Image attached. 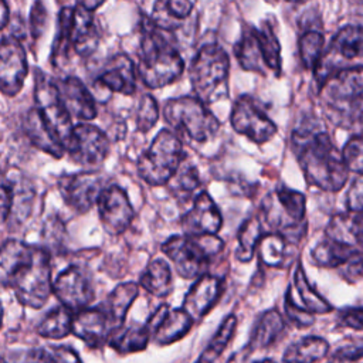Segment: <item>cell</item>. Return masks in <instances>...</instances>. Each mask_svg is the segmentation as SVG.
<instances>
[{
	"label": "cell",
	"instance_id": "1",
	"mask_svg": "<svg viewBox=\"0 0 363 363\" xmlns=\"http://www.w3.org/2000/svg\"><path fill=\"white\" fill-rule=\"evenodd\" d=\"M1 284L14 291L17 301L33 309L45 305L54 294L51 278V255L45 247L7 238L0 255Z\"/></svg>",
	"mask_w": 363,
	"mask_h": 363
},
{
	"label": "cell",
	"instance_id": "2",
	"mask_svg": "<svg viewBox=\"0 0 363 363\" xmlns=\"http://www.w3.org/2000/svg\"><path fill=\"white\" fill-rule=\"evenodd\" d=\"M291 146L306 182L323 191H339L347 182L345 164L330 136L312 123H302L292 130Z\"/></svg>",
	"mask_w": 363,
	"mask_h": 363
},
{
	"label": "cell",
	"instance_id": "3",
	"mask_svg": "<svg viewBox=\"0 0 363 363\" xmlns=\"http://www.w3.org/2000/svg\"><path fill=\"white\" fill-rule=\"evenodd\" d=\"M140 43L138 51V77L149 88L157 89L179 79L184 61L172 33L159 28L150 16L140 18Z\"/></svg>",
	"mask_w": 363,
	"mask_h": 363
},
{
	"label": "cell",
	"instance_id": "4",
	"mask_svg": "<svg viewBox=\"0 0 363 363\" xmlns=\"http://www.w3.org/2000/svg\"><path fill=\"white\" fill-rule=\"evenodd\" d=\"M230 57L216 41L204 43L194 54L189 75L194 96L206 105L228 95Z\"/></svg>",
	"mask_w": 363,
	"mask_h": 363
},
{
	"label": "cell",
	"instance_id": "5",
	"mask_svg": "<svg viewBox=\"0 0 363 363\" xmlns=\"http://www.w3.org/2000/svg\"><path fill=\"white\" fill-rule=\"evenodd\" d=\"M163 119L173 132L186 136L191 142L204 143L213 139L220 130V121L194 95L170 98L164 102Z\"/></svg>",
	"mask_w": 363,
	"mask_h": 363
},
{
	"label": "cell",
	"instance_id": "6",
	"mask_svg": "<svg viewBox=\"0 0 363 363\" xmlns=\"http://www.w3.org/2000/svg\"><path fill=\"white\" fill-rule=\"evenodd\" d=\"M183 142L173 130L160 129L138 157V176L149 186H166L186 160Z\"/></svg>",
	"mask_w": 363,
	"mask_h": 363
},
{
	"label": "cell",
	"instance_id": "7",
	"mask_svg": "<svg viewBox=\"0 0 363 363\" xmlns=\"http://www.w3.org/2000/svg\"><path fill=\"white\" fill-rule=\"evenodd\" d=\"M223 247L217 235L174 234L160 245V251L173 262L180 277L197 279L207 274V267L223 251Z\"/></svg>",
	"mask_w": 363,
	"mask_h": 363
},
{
	"label": "cell",
	"instance_id": "8",
	"mask_svg": "<svg viewBox=\"0 0 363 363\" xmlns=\"http://www.w3.org/2000/svg\"><path fill=\"white\" fill-rule=\"evenodd\" d=\"M64 146L72 162L86 167V170H98L109 155L111 138L99 126L79 122L74 125Z\"/></svg>",
	"mask_w": 363,
	"mask_h": 363
},
{
	"label": "cell",
	"instance_id": "9",
	"mask_svg": "<svg viewBox=\"0 0 363 363\" xmlns=\"http://www.w3.org/2000/svg\"><path fill=\"white\" fill-rule=\"evenodd\" d=\"M230 123L233 129L257 145H264L271 140L278 128L267 115L259 101L248 94L240 95L231 108Z\"/></svg>",
	"mask_w": 363,
	"mask_h": 363
},
{
	"label": "cell",
	"instance_id": "10",
	"mask_svg": "<svg viewBox=\"0 0 363 363\" xmlns=\"http://www.w3.org/2000/svg\"><path fill=\"white\" fill-rule=\"evenodd\" d=\"M105 176L99 170L65 173L57 179L58 191L64 203L77 214H85L95 206L106 187Z\"/></svg>",
	"mask_w": 363,
	"mask_h": 363
},
{
	"label": "cell",
	"instance_id": "11",
	"mask_svg": "<svg viewBox=\"0 0 363 363\" xmlns=\"http://www.w3.org/2000/svg\"><path fill=\"white\" fill-rule=\"evenodd\" d=\"M322 105L329 112H342L363 96V67L330 71L320 86ZM330 113V115H332Z\"/></svg>",
	"mask_w": 363,
	"mask_h": 363
},
{
	"label": "cell",
	"instance_id": "12",
	"mask_svg": "<svg viewBox=\"0 0 363 363\" xmlns=\"http://www.w3.org/2000/svg\"><path fill=\"white\" fill-rule=\"evenodd\" d=\"M33 95L34 106L54 126V129L60 133L62 142H65L74 128L71 116L61 101L55 79L43 72L40 68H35L34 71Z\"/></svg>",
	"mask_w": 363,
	"mask_h": 363
},
{
	"label": "cell",
	"instance_id": "13",
	"mask_svg": "<svg viewBox=\"0 0 363 363\" xmlns=\"http://www.w3.org/2000/svg\"><path fill=\"white\" fill-rule=\"evenodd\" d=\"M52 291L60 303L74 313L89 308L95 299L91 274L78 264L68 265L57 275Z\"/></svg>",
	"mask_w": 363,
	"mask_h": 363
},
{
	"label": "cell",
	"instance_id": "14",
	"mask_svg": "<svg viewBox=\"0 0 363 363\" xmlns=\"http://www.w3.org/2000/svg\"><path fill=\"white\" fill-rule=\"evenodd\" d=\"M28 75L24 45L13 34L3 33L0 44V88L7 96L17 95Z\"/></svg>",
	"mask_w": 363,
	"mask_h": 363
},
{
	"label": "cell",
	"instance_id": "15",
	"mask_svg": "<svg viewBox=\"0 0 363 363\" xmlns=\"http://www.w3.org/2000/svg\"><path fill=\"white\" fill-rule=\"evenodd\" d=\"M96 207L101 224L111 235L122 234L135 218V208L129 196L118 184H108L104 189Z\"/></svg>",
	"mask_w": 363,
	"mask_h": 363
},
{
	"label": "cell",
	"instance_id": "16",
	"mask_svg": "<svg viewBox=\"0 0 363 363\" xmlns=\"http://www.w3.org/2000/svg\"><path fill=\"white\" fill-rule=\"evenodd\" d=\"M118 330L102 305L89 306L74 313L72 333L89 347L96 349L109 343Z\"/></svg>",
	"mask_w": 363,
	"mask_h": 363
},
{
	"label": "cell",
	"instance_id": "17",
	"mask_svg": "<svg viewBox=\"0 0 363 363\" xmlns=\"http://www.w3.org/2000/svg\"><path fill=\"white\" fill-rule=\"evenodd\" d=\"M191 203V207L180 220L183 234L217 235L223 227V216L208 191L201 190Z\"/></svg>",
	"mask_w": 363,
	"mask_h": 363
},
{
	"label": "cell",
	"instance_id": "18",
	"mask_svg": "<svg viewBox=\"0 0 363 363\" xmlns=\"http://www.w3.org/2000/svg\"><path fill=\"white\" fill-rule=\"evenodd\" d=\"M152 329L153 340L159 346L172 345L184 337L194 320L183 308L160 305L146 320Z\"/></svg>",
	"mask_w": 363,
	"mask_h": 363
},
{
	"label": "cell",
	"instance_id": "19",
	"mask_svg": "<svg viewBox=\"0 0 363 363\" xmlns=\"http://www.w3.org/2000/svg\"><path fill=\"white\" fill-rule=\"evenodd\" d=\"M61 101L71 118L89 122L96 118V101L86 85L75 75H65L55 79Z\"/></svg>",
	"mask_w": 363,
	"mask_h": 363
},
{
	"label": "cell",
	"instance_id": "20",
	"mask_svg": "<svg viewBox=\"0 0 363 363\" xmlns=\"http://www.w3.org/2000/svg\"><path fill=\"white\" fill-rule=\"evenodd\" d=\"M224 291V281L214 274H204L194 281L184 296L182 308L193 318L194 322L201 320L218 302Z\"/></svg>",
	"mask_w": 363,
	"mask_h": 363
},
{
	"label": "cell",
	"instance_id": "21",
	"mask_svg": "<svg viewBox=\"0 0 363 363\" xmlns=\"http://www.w3.org/2000/svg\"><path fill=\"white\" fill-rule=\"evenodd\" d=\"M138 69L133 60L123 52L112 55L96 77V84L122 95H133L138 89Z\"/></svg>",
	"mask_w": 363,
	"mask_h": 363
},
{
	"label": "cell",
	"instance_id": "22",
	"mask_svg": "<svg viewBox=\"0 0 363 363\" xmlns=\"http://www.w3.org/2000/svg\"><path fill=\"white\" fill-rule=\"evenodd\" d=\"M311 257L313 262L323 268L346 267L347 274H360L363 271V255L352 245L325 237L319 241Z\"/></svg>",
	"mask_w": 363,
	"mask_h": 363
},
{
	"label": "cell",
	"instance_id": "23",
	"mask_svg": "<svg viewBox=\"0 0 363 363\" xmlns=\"http://www.w3.org/2000/svg\"><path fill=\"white\" fill-rule=\"evenodd\" d=\"M23 130L28 140L41 152L55 159H61L65 155V146L60 133L35 106L26 112L23 119Z\"/></svg>",
	"mask_w": 363,
	"mask_h": 363
},
{
	"label": "cell",
	"instance_id": "24",
	"mask_svg": "<svg viewBox=\"0 0 363 363\" xmlns=\"http://www.w3.org/2000/svg\"><path fill=\"white\" fill-rule=\"evenodd\" d=\"M99 30L94 13L86 10L81 3L74 6L72 23V50L79 57L92 55L99 44Z\"/></svg>",
	"mask_w": 363,
	"mask_h": 363
},
{
	"label": "cell",
	"instance_id": "25",
	"mask_svg": "<svg viewBox=\"0 0 363 363\" xmlns=\"http://www.w3.org/2000/svg\"><path fill=\"white\" fill-rule=\"evenodd\" d=\"M285 332V319L277 309H268L257 319L245 352L252 353L274 345Z\"/></svg>",
	"mask_w": 363,
	"mask_h": 363
},
{
	"label": "cell",
	"instance_id": "26",
	"mask_svg": "<svg viewBox=\"0 0 363 363\" xmlns=\"http://www.w3.org/2000/svg\"><path fill=\"white\" fill-rule=\"evenodd\" d=\"M235 58L240 67L245 71H252L265 75L267 65L257 37V27L244 26L238 41L234 45Z\"/></svg>",
	"mask_w": 363,
	"mask_h": 363
},
{
	"label": "cell",
	"instance_id": "27",
	"mask_svg": "<svg viewBox=\"0 0 363 363\" xmlns=\"http://www.w3.org/2000/svg\"><path fill=\"white\" fill-rule=\"evenodd\" d=\"M194 9L193 1L187 0H162L156 1L150 14L152 21L162 30L172 33L177 30Z\"/></svg>",
	"mask_w": 363,
	"mask_h": 363
},
{
	"label": "cell",
	"instance_id": "28",
	"mask_svg": "<svg viewBox=\"0 0 363 363\" xmlns=\"http://www.w3.org/2000/svg\"><path fill=\"white\" fill-rule=\"evenodd\" d=\"M138 295L139 284L122 282L116 285L113 291H111V294L106 296L105 302L101 303L118 329L123 328L126 313L132 306L133 301L138 298Z\"/></svg>",
	"mask_w": 363,
	"mask_h": 363
},
{
	"label": "cell",
	"instance_id": "29",
	"mask_svg": "<svg viewBox=\"0 0 363 363\" xmlns=\"http://www.w3.org/2000/svg\"><path fill=\"white\" fill-rule=\"evenodd\" d=\"M329 353V343L320 336H305L284 352V363H316Z\"/></svg>",
	"mask_w": 363,
	"mask_h": 363
},
{
	"label": "cell",
	"instance_id": "30",
	"mask_svg": "<svg viewBox=\"0 0 363 363\" xmlns=\"http://www.w3.org/2000/svg\"><path fill=\"white\" fill-rule=\"evenodd\" d=\"M139 285L156 298H166L172 292V271L163 258H156L147 264L139 277Z\"/></svg>",
	"mask_w": 363,
	"mask_h": 363
},
{
	"label": "cell",
	"instance_id": "31",
	"mask_svg": "<svg viewBox=\"0 0 363 363\" xmlns=\"http://www.w3.org/2000/svg\"><path fill=\"white\" fill-rule=\"evenodd\" d=\"M166 186L172 196L179 201H193L201 191V179L197 167L189 159H186Z\"/></svg>",
	"mask_w": 363,
	"mask_h": 363
},
{
	"label": "cell",
	"instance_id": "32",
	"mask_svg": "<svg viewBox=\"0 0 363 363\" xmlns=\"http://www.w3.org/2000/svg\"><path fill=\"white\" fill-rule=\"evenodd\" d=\"M267 233L259 214H252L244 220L237 233V250L235 258L241 262L252 259L261 238Z\"/></svg>",
	"mask_w": 363,
	"mask_h": 363
},
{
	"label": "cell",
	"instance_id": "33",
	"mask_svg": "<svg viewBox=\"0 0 363 363\" xmlns=\"http://www.w3.org/2000/svg\"><path fill=\"white\" fill-rule=\"evenodd\" d=\"M72 23H74V6H65L60 10L57 34L51 48V64L54 68L67 62L69 50H72Z\"/></svg>",
	"mask_w": 363,
	"mask_h": 363
},
{
	"label": "cell",
	"instance_id": "34",
	"mask_svg": "<svg viewBox=\"0 0 363 363\" xmlns=\"http://www.w3.org/2000/svg\"><path fill=\"white\" fill-rule=\"evenodd\" d=\"M153 336L150 326L146 323H133L119 329L109 345L121 354H130L146 349L150 337Z\"/></svg>",
	"mask_w": 363,
	"mask_h": 363
},
{
	"label": "cell",
	"instance_id": "35",
	"mask_svg": "<svg viewBox=\"0 0 363 363\" xmlns=\"http://www.w3.org/2000/svg\"><path fill=\"white\" fill-rule=\"evenodd\" d=\"M339 55L345 60L363 58V26L342 27L329 45L326 55Z\"/></svg>",
	"mask_w": 363,
	"mask_h": 363
},
{
	"label": "cell",
	"instance_id": "36",
	"mask_svg": "<svg viewBox=\"0 0 363 363\" xmlns=\"http://www.w3.org/2000/svg\"><path fill=\"white\" fill-rule=\"evenodd\" d=\"M257 37L259 41L267 69L279 77L282 71V58L281 44L274 28V17L269 16L261 21L259 27H257Z\"/></svg>",
	"mask_w": 363,
	"mask_h": 363
},
{
	"label": "cell",
	"instance_id": "37",
	"mask_svg": "<svg viewBox=\"0 0 363 363\" xmlns=\"http://www.w3.org/2000/svg\"><path fill=\"white\" fill-rule=\"evenodd\" d=\"M72 323L74 312L60 305L44 315L35 330L40 336L47 339H62L72 333Z\"/></svg>",
	"mask_w": 363,
	"mask_h": 363
},
{
	"label": "cell",
	"instance_id": "38",
	"mask_svg": "<svg viewBox=\"0 0 363 363\" xmlns=\"http://www.w3.org/2000/svg\"><path fill=\"white\" fill-rule=\"evenodd\" d=\"M291 244L284 235L277 233H265L258 245V255L262 264L272 268H284L288 265Z\"/></svg>",
	"mask_w": 363,
	"mask_h": 363
},
{
	"label": "cell",
	"instance_id": "39",
	"mask_svg": "<svg viewBox=\"0 0 363 363\" xmlns=\"http://www.w3.org/2000/svg\"><path fill=\"white\" fill-rule=\"evenodd\" d=\"M326 237L347 245L354 247L363 241V228L359 223L357 214H337L332 217L326 227Z\"/></svg>",
	"mask_w": 363,
	"mask_h": 363
},
{
	"label": "cell",
	"instance_id": "40",
	"mask_svg": "<svg viewBox=\"0 0 363 363\" xmlns=\"http://www.w3.org/2000/svg\"><path fill=\"white\" fill-rule=\"evenodd\" d=\"M294 288L301 299V306H303L312 315L329 313L332 311V305L309 284L301 262H298L294 272Z\"/></svg>",
	"mask_w": 363,
	"mask_h": 363
},
{
	"label": "cell",
	"instance_id": "41",
	"mask_svg": "<svg viewBox=\"0 0 363 363\" xmlns=\"http://www.w3.org/2000/svg\"><path fill=\"white\" fill-rule=\"evenodd\" d=\"M237 329V316L234 313L225 316L220 323L217 332L201 352L196 363H217L223 352L227 349L228 343L231 342Z\"/></svg>",
	"mask_w": 363,
	"mask_h": 363
},
{
	"label": "cell",
	"instance_id": "42",
	"mask_svg": "<svg viewBox=\"0 0 363 363\" xmlns=\"http://www.w3.org/2000/svg\"><path fill=\"white\" fill-rule=\"evenodd\" d=\"M298 51L306 69L318 71L325 55V37L316 30H306L298 40Z\"/></svg>",
	"mask_w": 363,
	"mask_h": 363
},
{
	"label": "cell",
	"instance_id": "43",
	"mask_svg": "<svg viewBox=\"0 0 363 363\" xmlns=\"http://www.w3.org/2000/svg\"><path fill=\"white\" fill-rule=\"evenodd\" d=\"M159 121V106L150 94H143L135 109V126L140 133L149 132Z\"/></svg>",
	"mask_w": 363,
	"mask_h": 363
},
{
	"label": "cell",
	"instance_id": "44",
	"mask_svg": "<svg viewBox=\"0 0 363 363\" xmlns=\"http://www.w3.org/2000/svg\"><path fill=\"white\" fill-rule=\"evenodd\" d=\"M1 363H54L50 349L27 347L3 353Z\"/></svg>",
	"mask_w": 363,
	"mask_h": 363
},
{
	"label": "cell",
	"instance_id": "45",
	"mask_svg": "<svg viewBox=\"0 0 363 363\" xmlns=\"http://www.w3.org/2000/svg\"><path fill=\"white\" fill-rule=\"evenodd\" d=\"M342 156L349 172L363 176V136H352L345 143Z\"/></svg>",
	"mask_w": 363,
	"mask_h": 363
},
{
	"label": "cell",
	"instance_id": "46",
	"mask_svg": "<svg viewBox=\"0 0 363 363\" xmlns=\"http://www.w3.org/2000/svg\"><path fill=\"white\" fill-rule=\"evenodd\" d=\"M284 305H285V315L292 325H295L299 329H305V328H309L313 325V322H315L313 315L311 312H308L303 306H301L299 303L295 302V299L292 296L291 286L286 291Z\"/></svg>",
	"mask_w": 363,
	"mask_h": 363
},
{
	"label": "cell",
	"instance_id": "47",
	"mask_svg": "<svg viewBox=\"0 0 363 363\" xmlns=\"http://www.w3.org/2000/svg\"><path fill=\"white\" fill-rule=\"evenodd\" d=\"M332 363H363V339L340 346L332 354Z\"/></svg>",
	"mask_w": 363,
	"mask_h": 363
},
{
	"label": "cell",
	"instance_id": "48",
	"mask_svg": "<svg viewBox=\"0 0 363 363\" xmlns=\"http://www.w3.org/2000/svg\"><path fill=\"white\" fill-rule=\"evenodd\" d=\"M47 20H48V11L44 6V3L41 1H35L31 6V11H30V33L34 41H37L47 26Z\"/></svg>",
	"mask_w": 363,
	"mask_h": 363
},
{
	"label": "cell",
	"instance_id": "49",
	"mask_svg": "<svg viewBox=\"0 0 363 363\" xmlns=\"http://www.w3.org/2000/svg\"><path fill=\"white\" fill-rule=\"evenodd\" d=\"M346 207L349 213H353V214L363 213V176L357 177L347 189Z\"/></svg>",
	"mask_w": 363,
	"mask_h": 363
},
{
	"label": "cell",
	"instance_id": "50",
	"mask_svg": "<svg viewBox=\"0 0 363 363\" xmlns=\"http://www.w3.org/2000/svg\"><path fill=\"white\" fill-rule=\"evenodd\" d=\"M50 353L52 356L54 363H82L78 352L68 345L51 346Z\"/></svg>",
	"mask_w": 363,
	"mask_h": 363
},
{
	"label": "cell",
	"instance_id": "51",
	"mask_svg": "<svg viewBox=\"0 0 363 363\" xmlns=\"http://www.w3.org/2000/svg\"><path fill=\"white\" fill-rule=\"evenodd\" d=\"M14 201V190L10 179H3L1 182V223L6 224L10 218Z\"/></svg>",
	"mask_w": 363,
	"mask_h": 363
},
{
	"label": "cell",
	"instance_id": "52",
	"mask_svg": "<svg viewBox=\"0 0 363 363\" xmlns=\"http://www.w3.org/2000/svg\"><path fill=\"white\" fill-rule=\"evenodd\" d=\"M339 322L342 326L363 330V308H350L339 315Z\"/></svg>",
	"mask_w": 363,
	"mask_h": 363
},
{
	"label": "cell",
	"instance_id": "53",
	"mask_svg": "<svg viewBox=\"0 0 363 363\" xmlns=\"http://www.w3.org/2000/svg\"><path fill=\"white\" fill-rule=\"evenodd\" d=\"M0 9H1V11H0V28H1V31H4L7 24H9V20H10V10H9L7 1L3 0L0 3Z\"/></svg>",
	"mask_w": 363,
	"mask_h": 363
},
{
	"label": "cell",
	"instance_id": "54",
	"mask_svg": "<svg viewBox=\"0 0 363 363\" xmlns=\"http://www.w3.org/2000/svg\"><path fill=\"white\" fill-rule=\"evenodd\" d=\"M86 10H89V11H95L98 7H101L102 4H104V1H101V0H82V1H79Z\"/></svg>",
	"mask_w": 363,
	"mask_h": 363
},
{
	"label": "cell",
	"instance_id": "55",
	"mask_svg": "<svg viewBox=\"0 0 363 363\" xmlns=\"http://www.w3.org/2000/svg\"><path fill=\"white\" fill-rule=\"evenodd\" d=\"M254 363H275V360H272V359H269V357H267V359H261V360H255Z\"/></svg>",
	"mask_w": 363,
	"mask_h": 363
},
{
	"label": "cell",
	"instance_id": "56",
	"mask_svg": "<svg viewBox=\"0 0 363 363\" xmlns=\"http://www.w3.org/2000/svg\"><path fill=\"white\" fill-rule=\"evenodd\" d=\"M357 218H359V223H360V225H362V228H363V213L357 214Z\"/></svg>",
	"mask_w": 363,
	"mask_h": 363
}]
</instances>
